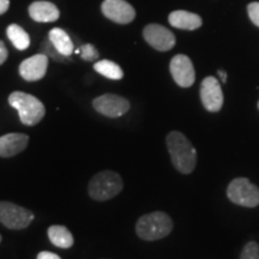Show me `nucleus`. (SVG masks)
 Listing matches in <instances>:
<instances>
[{
    "label": "nucleus",
    "mask_w": 259,
    "mask_h": 259,
    "mask_svg": "<svg viewBox=\"0 0 259 259\" xmlns=\"http://www.w3.org/2000/svg\"><path fill=\"white\" fill-rule=\"evenodd\" d=\"M166 142L173 166L183 174L192 173L197 164V151L185 135L173 131L168 134Z\"/></svg>",
    "instance_id": "nucleus-1"
},
{
    "label": "nucleus",
    "mask_w": 259,
    "mask_h": 259,
    "mask_svg": "<svg viewBox=\"0 0 259 259\" xmlns=\"http://www.w3.org/2000/svg\"><path fill=\"white\" fill-rule=\"evenodd\" d=\"M173 231V221L163 211L143 215L136 225V233L142 240L155 241L168 236Z\"/></svg>",
    "instance_id": "nucleus-2"
},
{
    "label": "nucleus",
    "mask_w": 259,
    "mask_h": 259,
    "mask_svg": "<svg viewBox=\"0 0 259 259\" xmlns=\"http://www.w3.org/2000/svg\"><path fill=\"white\" fill-rule=\"evenodd\" d=\"M9 103L18 112L22 124L27 126L37 125L46 114L44 103L30 94L23 92L12 93L9 96Z\"/></svg>",
    "instance_id": "nucleus-3"
},
{
    "label": "nucleus",
    "mask_w": 259,
    "mask_h": 259,
    "mask_svg": "<svg viewBox=\"0 0 259 259\" xmlns=\"http://www.w3.org/2000/svg\"><path fill=\"white\" fill-rule=\"evenodd\" d=\"M124 189L121 177L112 170H103L95 174L89 181L88 192L94 200H108L114 198Z\"/></svg>",
    "instance_id": "nucleus-4"
},
{
    "label": "nucleus",
    "mask_w": 259,
    "mask_h": 259,
    "mask_svg": "<svg viewBox=\"0 0 259 259\" xmlns=\"http://www.w3.org/2000/svg\"><path fill=\"white\" fill-rule=\"evenodd\" d=\"M227 196L234 204L255 208L259 205V189L246 178H236L228 185Z\"/></svg>",
    "instance_id": "nucleus-5"
},
{
    "label": "nucleus",
    "mask_w": 259,
    "mask_h": 259,
    "mask_svg": "<svg viewBox=\"0 0 259 259\" xmlns=\"http://www.w3.org/2000/svg\"><path fill=\"white\" fill-rule=\"evenodd\" d=\"M34 220L30 210L11 202H0V222L9 229H24Z\"/></svg>",
    "instance_id": "nucleus-6"
},
{
    "label": "nucleus",
    "mask_w": 259,
    "mask_h": 259,
    "mask_svg": "<svg viewBox=\"0 0 259 259\" xmlns=\"http://www.w3.org/2000/svg\"><path fill=\"white\" fill-rule=\"evenodd\" d=\"M93 106L100 114L108 118H119L128 112L130 102L124 97L114 94H105L96 97L93 101Z\"/></svg>",
    "instance_id": "nucleus-7"
},
{
    "label": "nucleus",
    "mask_w": 259,
    "mask_h": 259,
    "mask_svg": "<svg viewBox=\"0 0 259 259\" xmlns=\"http://www.w3.org/2000/svg\"><path fill=\"white\" fill-rule=\"evenodd\" d=\"M143 36L151 47L160 52H167L176 46V36L163 25H147L143 30Z\"/></svg>",
    "instance_id": "nucleus-8"
},
{
    "label": "nucleus",
    "mask_w": 259,
    "mask_h": 259,
    "mask_svg": "<svg viewBox=\"0 0 259 259\" xmlns=\"http://www.w3.org/2000/svg\"><path fill=\"white\" fill-rule=\"evenodd\" d=\"M200 100L206 111L219 112L223 106L221 84L215 77H205L200 84Z\"/></svg>",
    "instance_id": "nucleus-9"
},
{
    "label": "nucleus",
    "mask_w": 259,
    "mask_h": 259,
    "mask_svg": "<svg viewBox=\"0 0 259 259\" xmlns=\"http://www.w3.org/2000/svg\"><path fill=\"white\" fill-rule=\"evenodd\" d=\"M169 70L173 79L181 88H190L196 79V72L191 59L184 54H178L170 60Z\"/></svg>",
    "instance_id": "nucleus-10"
},
{
    "label": "nucleus",
    "mask_w": 259,
    "mask_h": 259,
    "mask_svg": "<svg viewBox=\"0 0 259 259\" xmlns=\"http://www.w3.org/2000/svg\"><path fill=\"white\" fill-rule=\"evenodd\" d=\"M101 10L107 18L119 24L131 23L136 17L134 6L125 0H105Z\"/></svg>",
    "instance_id": "nucleus-11"
},
{
    "label": "nucleus",
    "mask_w": 259,
    "mask_h": 259,
    "mask_svg": "<svg viewBox=\"0 0 259 259\" xmlns=\"http://www.w3.org/2000/svg\"><path fill=\"white\" fill-rule=\"evenodd\" d=\"M48 67V57L40 53L22 61L19 65V74L28 82L40 80L45 77Z\"/></svg>",
    "instance_id": "nucleus-12"
},
{
    "label": "nucleus",
    "mask_w": 259,
    "mask_h": 259,
    "mask_svg": "<svg viewBox=\"0 0 259 259\" xmlns=\"http://www.w3.org/2000/svg\"><path fill=\"white\" fill-rule=\"evenodd\" d=\"M29 137L24 134H8L0 137V156L12 157L28 147Z\"/></svg>",
    "instance_id": "nucleus-13"
},
{
    "label": "nucleus",
    "mask_w": 259,
    "mask_h": 259,
    "mask_svg": "<svg viewBox=\"0 0 259 259\" xmlns=\"http://www.w3.org/2000/svg\"><path fill=\"white\" fill-rule=\"evenodd\" d=\"M29 16L35 22L41 23H52L59 18L60 12L53 3L51 2H35L29 6Z\"/></svg>",
    "instance_id": "nucleus-14"
},
{
    "label": "nucleus",
    "mask_w": 259,
    "mask_h": 259,
    "mask_svg": "<svg viewBox=\"0 0 259 259\" xmlns=\"http://www.w3.org/2000/svg\"><path fill=\"white\" fill-rule=\"evenodd\" d=\"M168 21H169L171 27L185 29V30H196V29L202 27L203 23L202 18L198 15L184 11V10H178V11L171 12Z\"/></svg>",
    "instance_id": "nucleus-15"
},
{
    "label": "nucleus",
    "mask_w": 259,
    "mask_h": 259,
    "mask_svg": "<svg viewBox=\"0 0 259 259\" xmlns=\"http://www.w3.org/2000/svg\"><path fill=\"white\" fill-rule=\"evenodd\" d=\"M48 38L52 42L54 48L65 57H70L73 53L74 47L73 42L71 40L69 34L60 28L52 29L48 34Z\"/></svg>",
    "instance_id": "nucleus-16"
},
{
    "label": "nucleus",
    "mask_w": 259,
    "mask_h": 259,
    "mask_svg": "<svg viewBox=\"0 0 259 259\" xmlns=\"http://www.w3.org/2000/svg\"><path fill=\"white\" fill-rule=\"evenodd\" d=\"M48 238L52 244L60 248H70L73 245V236L65 226H52L48 228Z\"/></svg>",
    "instance_id": "nucleus-17"
},
{
    "label": "nucleus",
    "mask_w": 259,
    "mask_h": 259,
    "mask_svg": "<svg viewBox=\"0 0 259 259\" xmlns=\"http://www.w3.org/2000/svg\"><path fill=\"white\" fill-rule=\"evenodd\" d=\"M6 34L12 45L17 48L18 51H24L30 46V36L23 28L19 27L18 24H11L6 29Z\"/></svg>",
    "instance_id": "nucleus-18"
},
{
    "label": "nucleus",
    "mask_w": 259,
    "mask_h": 259,
    "mask_svg": "<svg viewBox=\"0 0 259 259\" xmlns=\"http://www.w3.org/2000/svg\"><path fill=\"white\" fill-rule=\"evenodd\" d=\"M94 70L96 72H99L102 76H105L106 78L119 80L124 77V72H122L121 67L118 64L113 63L111 60H100L96 61L94 65Z\"/></svg>",
    "instance_id": "nucleus-19"
},
{
    "label": "nucleus",
    "mask_w": 259,
    "mask_h": 259,
    "mask_svg": "<svg viewBox=\"0 0 259 259\" xmlns=\"http://www.w3.org/2000/svg\"><path fill=\"white\" fill-rule=\"evenodd\" d=\"M41 48H42V52H44V54H46L48 58H52L53 60L59 61V63H66V61L70 60L69 57L63 56V54H60L59 52L54 48L53 45H52V42L50 41V38L42 42Z\"/></svg>",
    "instance_id": "nucleus-20"
},
{
    "label": "nucleus",
    "mask_w": 259,
    "mask_h": 259,
    "mask_svg": "<svg viewBox=\"0 0 259 259\" xmlns=\"http://www.w3.org/2000/svg\"><path fill=\"white\" fill-rule=\"evenodd\" d=\"M240 259H259V245L255 241L247 242L242 248Z\"/></svg>",
    "instance_id": "nucleus-21"
},
{
    "label": "nucleus",
    "mask_w": 259,
    "mask_h": 259,
    "mask_svg": "<svg viewBox=\"0 0 259 259\" xmlns=\"http://www.w3.org/2000/svg\"><path fill=\"white\" fill-rule=\"evenodd\" d=\"M79 54L80 58L85 61H94L99 58V52H97L96 48L90 44L83 45L79 50Z\"/></svg>",
    "instance_id": "nucleus-22"
},
{
    "label": "nucleus",
    "mask_w": 259,
    "mask_h": 259,
    "mask_svg": "<svg viewBox=\"0 0 259 259\" xmlns=\"http://www.w3.org/2000/svg\"><path fill=\"white\" fill-rule=\"evenodd\" d=\"M247 12L251 21L259 27V3H251L247 8Z\"/></svg>",
    "instance_id": "nucleus-23"
},
{
    "label": "nucleus",
    "mask_w": 259,
    "mask_h": 259,
    "mask_svg": "<svg viewBox=\"0 0 259 259\" xmlns=\"http://www.w3.org/2000/svg\"><path fill=\"white\" fill-rule=\"evenodd\" d=\"M8 50H6V46L4 45V42L0 40V65H3L8 59Z\"/></svg>",
    "instance_id": "nucleus-24"
},
{
    "label": "nucleus",
    "mask_w": 259,
    "mask_h": 259,
    "mask_svg": "<svg viewBox=\"0 0 259 259\" xmlns=\"http://www.w3.org/2000/svg\"><path fill=\"white\" fill-rule=\"evenodd\" d=\"M36 259H61L59 255L56 253H52V252H47V251H42L37 254Z\"/></svg>",
    "instance_id": "nucleus-25"
},
{
    "label": "nucleus",
    "mask_w": 259,
    "mask_h": 259,
    "mask_svg": "<svg viewBox=\"0 0 259 259\" xmlns=\"http://www.w3.org/2000/svg\"><path fill=\"white\" fill-rule=\"evenodd\" d=\"M10 8V0H0V15L5 14Z\"/></svg>",
    "instance_id": "nucleus-26"
},
{
    "label": "nucleus",
    "mask_w": 259,
    "mask_h": 259,
    "mask_svg": "<svg viewBox=\"0 0 259 259\" xmlns=\"http://www.w3.org/2000/svg\"><path fill=\"white\" fill-rule=\"evenodd\" d=\"M218 73H219V76L221 77L222 83H226V80H227V73L225 72V71H223V70H219Z\"/></svg>",
    "instance_id": "nucleus-27"
},
{
    "label": "nucleus",
    "mask_w": 259,
    "mask_h": 259,
    "mask_svg": "<svg viewBox=\"0 0 259 259\" xmlns=\"http://www.w3.org/2000/svg\"><path fill=\"white\" fill-rule=\"evenodd\" d=\"M0 242H2V235H0Z\"/></svg>",
    "instance_id": "nucleus-28"
},
{
    "label": "nucleus",
    "mask_w": 259,
    "mask_h": 259,
    "mask_svg": "<svg viewBox=\"0 0 259 259\" xmlns=\"http://www.w3.org/2000/svg\"><path fill=\"white\" fill-rule=\"evenodd\" d=\"M258 108H259V102H258Z\"/></svg>",
    "instance_id": "nucleus-29"
}]
</instances>
